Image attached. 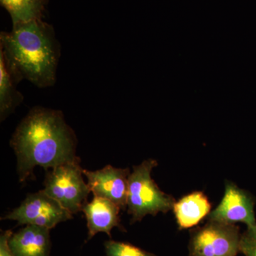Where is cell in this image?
Here are the masks:
<instances>
[{
  "label": "cell",
  "mask_w": 256,
  "mask_h": 256,
  "mask_svg": "<svg viewBox=\"0 0 256 256\" xmlns=\"http://www.w3.org/2000/svg\"><path fill=\"white\" fill-rule=\"evenodd\" d=\"M22 80L0 50V119L4 120L21 104L23 96L18 89Z\"/></svg>",
  "instance_id": "obj_12"
},
{
  "label": "cell",
  "mask_w": 256,
  "mask_h": 256,
  "mask_svg": "<svg viewBox=\"0 0 256 256\" xmlns=\"http://www.w3.org/2000/svg\"><path fill=\"white\" fill-rule=\"evenodd\" d=\"M239 252L245 256H256V224L242 234Z\"/></svg>",
  "instance_id": "obj_15"
},
{
  "label": "cell",
  "mask_w": 256,
  "mask_h": 256,
  "mask_svg": "<svg viewBox=\"0 0 256 256\" xmlns=\"http://www.w3.org/2000/svg\"><path fill=\"white\" fill-rule=\"evenodd\" d=\"M9 246L14 256H50V229L26 225L12 234Z\"/></svg>",
  "instance_id": "obj_10"
},
{
  "label": "cell",
  "mask_w": 256,
  "mask_h": 256,
  "mask_svg": "<svg viewBox=\"0 0 256 256\" xmlns=\"http://www.w3.org/2000/svg\"><path fill=\"white\" fill-rule=\"evenodd\" d=\"M120 210L114 202L102 197L94 196L92 202H87L82 210L87 220V240L98 233H106L111 237V230L114 227L122 228Z\"/></svg>",
  "instance_id": "obj_9"
},
{
  "label": "cell",
  "mask_w": 256,
  "mask_h": 256,
  "mask_svg": "<svg viewBox=\"0 0 256 256\" xmlns=\"http://www.w3.org/2000/svg\"><path fill=\"white\" fill-rule=\"evenodd\" d=\"M212 204L202 192L190 193L175 202L172 210L180 229H188L200 223L208 216Z\"/></svg>",
  "instance_id": "obj_11"
},
{
  "label": "cell",
  "mask_w": 256,
  "mask_h": 256,
  "mask_svg": "<svg viewBox=\"0 0 256 256\" xmlns=\"http://www.w3.org/2000/svg\"><path fill=\"white\" fill-rule=\"evenodd\" d=\"M0 50L22 80L41 88L54 85L60 46L54 28L42 18L1 32Z\"/></svg>",
  "instance_id": "obj_2"
},
{
  "label": "cell",
  "mask_w": 256,
  "mask_h": 256,
  "mask_svg": "<svg viewBox=\"0 0 256 256\" xmlns=\"http://www.w3.org/2000/svg\"><path fill=\"white\" fill-rule=\"evenodd\" d=\"M242 234L234 224L208 222L192 232L188 252L190 256H237Z\"/></svg>",
  "instance_id": "obj_5"
},
{
  "label": "cell",
  "mask_w": 256,
  "mask_h": 256,
  "mask_svg": "<svg viewBox=\"0 0 256 256\" xmlns=\"http://www.w3.org/2000/svg\"><path fill=\"white\" fill-rule=\"evenodd\" d=\"M105 250L107 256H156L131 244L112 240L105 242Z\"/></svg>",
  "instance_id": "obj_14"
},
{
  "label": "cell",
  "mask_w": 256,
  "mask_h": 256,
  "mask_svg": "<svg viewBox=\"0 0 256 256\" xmlns=\"http://www.w3.org/2000/svg\"><path fill=\"white\" fill-rule=\"evenodd\" d=\"M72 214L43 190L30 194L21 204L2 220H14L18 225H34L52 229L72 220Z\"/></svg>",
  "instance_id": "obj_6"
},
{
  "label": "cell",
  "mask_w": 256,
  "mask_h": 256,
  "mask_svg": "<svg viewBox=\"0 0 256 256\" xmlns=\"http://www.w3.org/2000/svg\"><path fill=\"white\" fill-rule=\"evenodd\" d=\"M12 234L10 230L2 232L0 236V256H14L9 246V239Z\"/></svg>",
  "instance_id": "obj_16"
},
{
  "label": "cell",
  "mask_w": 256,
  "mask_h": 256,
  "mask_svg": "<svg viewBox=\"0 0 256 256\" xmlns=\"http://www.w3.org/2000/svg\"><path fill=\"white\" fill-rule=\"evenodd\" d=\"M80 158L46 171L43 190L74 214L82 210L90 191L84 180Z\"/></svg>",
  "instance_id": "obj_4"
},
{
  "label": "cell",
  "mask_w": 256,
  "mask_h": 256,
  "mask_svg": "<svg viewBox=\"0 0 256 256\" xmlns=\"http://www.w3.org/2000/svg\"><path fill=\"white\" fill-rule=\"evenodd\" d=\"M254 198L246 190L232 182L225 184V192L220 204L208 216V220L226 224L242 223L247 227L256 224Z\"/></svg>",
  "instance_id": "obj_7"
},
{
  "label": "cell",
  "mask_w": 256,
  "mask_h": 256,
  "mask_svg": "<svg viewBox=\"0 0 256 256\" xmlns=\"http://www.w3.org/2000/svg\"><path fill=\"white\" fill-rule=\"evenodd\" d=\"M88 186L94 196L102 197L114 202L122 210L127 208L129 169L108 165L96 171L84 170Z\"/></svg>",
  "instance_id": "obj_8"
},
{
  "label": "cell",
  "mask_w": 256,
  "mask_h": 256,
  "mask_svg": "<svg viewBox=\"0 0 256 256\" xmlns=\"http://www.w3.org/2000/svg\"><path fill=\"white\" fill-rule=\"evenodd\" d=\"M158 165L156 160H144L133 166L128 178V213L131 223L141 222L148 215L156 216L172 210L175 203L171 195L162 191L152 178V172Z\"/></svg>",
  "instance_id": "obj_3"
},
{
  "label": "cell",
  "mask_w": 256,
  "mask_h": 256,
  "mask_svg": "<svg viewBox=\"0 0 256 256\" xmlns=\"http://www.w3.org/2000/svg\"><path fill=\"white\" fill-rule=\"evenodd\" d=\"M13 24L42 18L48 0H0Z\"/></svg>",
  "instance_id": "obj_13"
},
{
  "label": "cell",
  "mask_w": 256,
  "mask_h": 256,
  "mask_svg": "<svg viewBox=\"0 0 256 256\" xmlns=\"http://www.w3.org/2000/svg\"><path fill=\"white\" fill-rule=\"evenodd\" d=\"M11 146L21 182L31 176L36 166L47 171L78 158L76 136L62 111L46 108L30 110L16 128Z\"/></svg>",
  "instance_id": "obj_1"
}]
</instances>
